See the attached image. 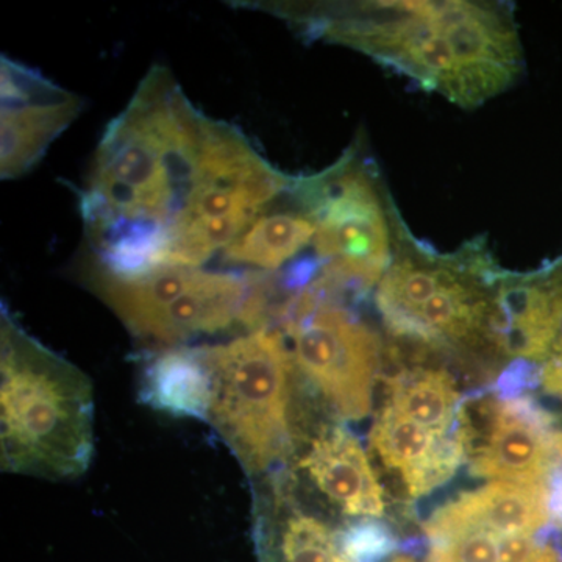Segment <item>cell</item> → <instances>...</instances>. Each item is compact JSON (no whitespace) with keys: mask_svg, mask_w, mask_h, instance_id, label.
<instances>
[{"mask_svg":"<svg viewBox=\"0 0 562 562\" xmlns=\"http://www.w3.org/2000/svg\"><path fill=\"white\" fill-rule=\"evenodd\" d=\"M209 121L171 70L155 66L110 122L80 194L94 261L103 269L135 273L165 266L168 232L194 183Z\"/></svg>","mask_w":562,"mask_h":562,"instance_id":"1","label":"cell"},{"mask_svg":"<svg viewBox=\"0 0 562 562\" xmlns=\"http://www.w3.org/2000/svg\"><path fill=\"white\" fill-rule=\"evenodd\" d=\"M280 11L306 35L353 47L462 109L508 90L524 69L508 3L405 0Z\"/></svg>","mask_w":562,"mask_h":562,"instance_id":"2","label":"cell"},{"mask_svg":"<svg viewBox=\"0 0 562 562\" xmlns=\"http://www.w3.org/2000/svg\"><path fill=\"white\" fill-rule=\"evenodd\" d=\"M0 439L2 471L72 480L94 452L90 379L14 321L0 319Z\"/></svg>","mask_w":562,"mask_h":562,"instance_id":"3","label":"cell"},{"mask_svg":"<svg viewBox=\"0 0 562 562\" xmlns=\"http://www.w3.org/2000/svg\"><path fill=\"white\" fill-rule=\"evenodd\" d=\"M198 349L211 382L206 422L247 475L268 472L291 450L290 347L262 327Z\"/></svg>","mask_w":562,"mask_h":562,"instance_id":"4","label":"cell"},{"mask_svg":"<svg viewBox=\"0 0 562 562\" xmlns=\"http://www.w3.org/2000/svg\"><path fill=\"white\" fill-rule=\"evenodd\" d=\"M292 183L294 177L272 168L239 128L210 120L194 183L168 232L165 266L201 268Z\"/></svg>","mask_w":562,"mask_h":562,"instance_id":"5","label":"cell"},{"mask_svg":"<svg viewBox=\"0 0 562 562\" xmlns=\"http://www.w3.org/2000/svg\"><path fill=\"white\" fill-rule=\"evenodd\" d=\"M291 194L316 222V281L335 295L380 283L394 257L395 211L375 172L349 151L327 171L294 179Z\"/></svg>","mask_w":562,"mask_h":562,"instance_id":"6","label":"cell"},{"mask_svg":"<svg viewBox=\"0 0 562 562\" xmlns=\"http://www.w3.org/2000/svg\"><path fill=\"white\" fill-rule=\"evenodd\" d=\"M295 366L339 416L362 419L371 412L380 368V339L331 297L310 284L284 310Z\"/></svg>","mask_w":562,"mask_h":562,"instance_id":"7","label":"cell"},{"mask_svg":"<svg viewBox=\"0 0 562 562\" xmlns=\"http://www.w3.org/2000/svg\"><path fill=\"white\" fill-rule=\"evenodd\" d=\"M0 68V173L11 180L31 171L77 120L81 99L10 58L2 57Z\"/></svg>","mask_w":562,"mask_h":562,"instance_id":"8","label":"cell"},{"mask_svg":"<svg viewBox=\"0 0 562 562\" xmlns=\"http://www.w3.org/2000/svg\"><path fill=\"white\" fill-rule=\"evenodd\" d=\"M472 471L484 479L514 483H550L562 465V432L549 414L528 398H512L486 409Z\"/></svg>","mask_w":562,"mask_h":562,"instance_id":"9","label":"cell"},{"mask_svg":"<svg viewBox=\"0 0 562 562\" xmlns=\"http://www.w3.org/2000/svg\"><path fill=\"white\" fill-rule=\"evenodd\" d=\"M550 483H487L438 509L425 524L428 538L484 530L497 536L536 535L552 520Z\"/></svg>","mask_w":562,"mask_h":562,"instance_id":"10","label":"cell"},{"mask_svg":"<svg viewBox=\"0 0 562 562\" xmlns=\"http://www.w3.org/2000/svg\"><path fill=\"white\" fill-rule=\"evenodd\" d=\"M371 443L384 464L401 473L414 497L452 479L465 457L460 428L452 435H439L390 405L373 422Z\"/></svg>","mask_w":562,"mask_h":562,"instance_id":"11","label":"cell"},{"mask_svg":"<svg viewBox=\"0 0 562 562\" xmlns=\"http://www.w3.org/2000/svg\"><path fill=\"white\" fill-rule=\"evenodd\" d=\"M310 482L349 516L380 517L383 490L360 441L346 427H331L313 439L301 460Z\"/></svg>","mask_w":562,"mask_h":562,"instance_id":"12","label":"cell"},{"mask_svg":"<svg viewBox=\"0 0 562 562\" xmlns=\"http://www.w3.org/2000/svg\"><path fill=\"white\" fill-rule=\"evenodd\" d=\"M139 395L157 412L206 422L211 382L198 347L158 351L143 369Z\"/></svg>","mask_w":562,"mask_h":562,"instance_id":"13","label":"cell"},{"mask_svg":"<svg viewBox=\"0 0 562 562\" xmlns=\"http://www.w3.org/2000/svg\"><path fill=\"white\" fill-rule=\"evenodd\" d=\"M316 233V222L302 209L262 213L222 251V260L249 271H277L294 262Z\"/></svg>","mask_w":562,"mask_h":562,"instance_id":"14","label":"cell"},{"mask_svg":"<svg viewBox=\"0 0 562 562\" xmlns=\"http://www.w3.org/2000/svg\"><path fill=\"white\" fill-rule=\"evenodd\" d=\"M390 406L406 419L439 435L458 430L460 395L447 372L414 369L401 373L392 382Z\"/></svg>","mask_w":562,"mask_h":562,"instance_id":"15","label":"cell"},{"mask_svg":"<svg viewBox=\"0 0 562 562\" xmlns=\"http://www.w3.org/2000/svg\"><path fill=\"white\" fill-rule=\"evenodd\" d=\"M283 562H346L338 536L321 520L305 514L288 519L281 532Z\"/></svg>","mask_w":562,"mask_h":562,"instance_id":"16","label":"cell"},{"mask_svg":"<svg viewBox=\"0 0 562 562\" xmlns=\"http://www.w3.org/2000/svg\"><path fill=\"white\" fill-rule=\"evenodd\" d=\"M338 543L346 562H383L397 550L391 528L369 517L349 525L338 536Z\"/></svg>","mask_w":562,"mask_h":562,"instance_id":"17","label":"cell"},{"mask_svg":"<svg viewBox=\"0 0 562 562\" xmlns=\"http://www.w3.org/2000/svg\"><path fill=\"white\" fill-rule=\"evenodd\" d=\"M502 536L468 530L431 539L430 562H498Z\"/></svg>","mask_w":562,"mask_h":562,"instance_id":"18","label":"cell"},{"mask_svg":"<svg viewBox=\"0 0 562 562\" xmlns=\"http://www.w3.org/2000/svg\"><path fill=\"white\" fill-rule=\"evenodd\" d=\"M542 543L535 535L502 536L498 542V562H532Z\"/></svg>","mask_w":562,"mask_h":562,"instance_id":"19","label":"cell"},{"mask_svg":"<svg viewBox=\"0 0 562 562\" xmlns=\"http://www.w3.org/2000/svg\"><path fill=\"white\" fill-rule=\"evenodd\" d=\"M391 562H416V561L409 560V558H397V560H394Z\"/></svg>","mask_w":562,"mask_h":562,"instance_id":"20","label":"cell"}]
</instances>
